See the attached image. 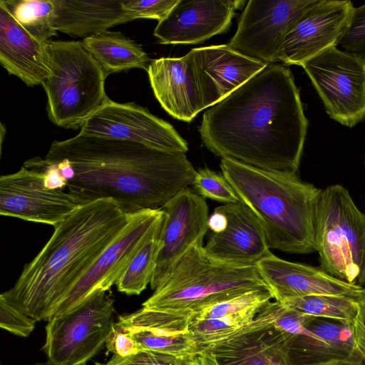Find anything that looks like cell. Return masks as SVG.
<instances>
[{"label": "cell", "mask_w": 365, "mask_h": 365, "mask_svg": "<svg viewBox=\"0 0 365 365\" xmlns=\"http://www.w3.org/2000/svg\"><path fill=\"white\" fill-rule=\"evenodd\" d=\"M299 91L287 67L267 65L203 114V145L222 158L297 173L307 135Z\"/></svg>", "instance_id": "obj_1"}, {"label": "cell", "mask_w": 365, "mask_h": 365, "mask_svg": "<svg viewBox=\"0 0 365 365\" xmlns=\"http://www.w3.org/2000/svg\"><path fill=\"white\" fill-rule=\"evenodd\" d=\"M45 160L80 205L112 200L127 212L161 209L196 173L185 153L80 133L53 141Z\"/></svg>", "instance_id": "obj_2"}, {"label": "cell", "mask_w": 365, "mask_h": 365, "mask_svg": "<svg viewBox=\"0 0 365 365\" xmlns=\"http://www.w3.org/2000/svg\"><path fill=\"white\" fill-rule=\"evenodd\" d=\"M130 212L112 200L80 205L61 223L3 297L37 321L48 320L71 287L120 232Z\"/></svg>", "instance_id": "obj_3"}, {"label": "cell", "mask_w": 365, "mask_h": 365, "mask_svg": "<svg viewBox=\"0 0 365 365\" xmlns=\"http://www.w3.org/2000/svg\"><path fill=\"white\" fill-rule=\"evenodd\" d=\"M222 174L257 217L271 249L316 252L315 210L321 191L297 173L268 171L222 158Z\"/></svg>", "instance_id": "obj_4"}, {"label": "cell", "mask_w": 365, "mask_h": 365, "mask_svg": "<svg viewBox=\"0 0 365 365\" xmlns=\"http://www.w3.org/2000/svg\"><path fill=\"white\" fill-rule=\"evenodd\" d=\"M259 289H269L256 265L216 262L201 242L177 261L142 307L191 318L206 307Z\"/></svg>", "instance_id": "obj_5"}, {"label": "cell", "mask_w": 365, "mask_h": 365, "mask_svg": "<svg viewBox=\"0 0 365 365\" xmlns=\"http://www.w3.org/2000/svg\"><path fill=\"white\" fill-rule=\"evenodd\" d=\"M48 74L42 83L47 111L55 125L81 128L108 98L103 71L79 41H53L46 44Z\"/></svg>", "instance_id": "obj_6"}, {"label": "cell", "mask_w": 365, "mask_h": 365, "mask_svg": "<svg viewBox=\"0 0 365 365\" xmlns=\"http://www.w3.org/2000/svg\"><path fill=\"white\" fill-rule=\"evenodd\" d=\"M315 243L322 269L348 283L365 285V213L341 185L320 191Z\"/></svg>", "instance_id": "obj_7"}, {"label": "cell", "mask_w": 365, "mask_h": 365, "mask_svg": "<svg viewBox=\"0 0 365 365\" xmlns=\"http://www.w3.org/2000/svg\"><path fill=\"white\" fill-rule=\"evenodd\" d=\"M113 300L95 293L74 309L50 317L41 350L51 365H85L106 345L114 324Z\"/></svg>", "instance_id": "obj_8"}, {"label": "cell", "mask_w": 365, "mask_h": 365, "mask_svg": "<svg viewBox=\"0 0 365 365\" xmlns=\"http://www.w3.org/2000/svg\"><path fill=\"white\" fill-rule=\"evenodd\" d=\"M302 66L331 118L349 128L365 120V64L336 46Z\"/></svg>", "instance_id": "obj_9"}, {"label": "cell", "mask_w": 365, "mask_h": 365, "mask_svg": "<svg viewBox=\"0 0 365 365\" xmlns=\"http://www.w3.org/2000/svg\"><path fill=\"white\" fill-rule=\"evenodd\" d=\"M163 214L161 209L130 212L129 220L120 232L71 287L50 317L68 312L95 293L106 292L116 284Z\"/></svg>", "instance_id": "obj_10"}, {"label": "cell", "mask_w": 365, "mask_h": 365, "mask_svg": "<svg viewBox=\"0 0 365 365\" xmlns=\"http://www.w3.org/2000/svg\"><path fill=\"white\" fill-rule=\"evenodd\" d=\"M80 133L132 141L158 150L186 153L187 143L169 123L134 103L108 98L84 123Z\"/></svg>", "instance_id": "obj_11"}, {"label": "cell", "mask_w": 365, "mask_h": 365, "mask_svg": "<svg viewBox=\"0 0 365 365\" xmlns=\"http://www.w3.org/2000/svg\"><path fill=\"white\" fill-rule=\"evenodd\" d=\"M314 0H250L228 45L267 65L278 61L284 34L292 22Z\"/></svg>", "instance_id": "obj_12"}, {"label": "cell", "mask_w": 365, "mask_h": 365, "mask_svg": "<svg viewBox=\"0 0 365 365\" xmlns=\"http://www.w3.org/2000/svg\"><path fill=\"white\" fill-rule=\"evenodd\" d=\"M354 6L349 0H314L290 25L278 61L301 66L329 47H337Z\"/></svg>", "instance_id": "obj_13"}, {"label": "cell", "mask_w": 365, "mask_h": 365, "mask_svg": "<svg viewBox=\"0 0 365 365\" xmlns=\"http://www.w3.org/2000/svg\"><path fill=\"white\" fill-rule=\"evenodd\" d=\"M80 205L63 190L46 186L41 172L22 166L0 178V214L53 227Z\"/></svg>", "instance_id": "obj_14"}, {"label": "cell", "mask_w": 365, "mask_h": 365, "mask_svg": "<svg viewBox=\"0 0 365 365\" xmlns=\"http://www.w3.org/2000/svg\"><path fill=\"white\" fill-rule=\"evenodd\" d=\"M161 210V248L150 284L153 290L192 246L203 242L209 230L207 202L189 187L177 193Z\"/></svg>", "instance_id": "obj_15"}, {"label": "cell", "mask_w": 365, "mask_h": 365, "mask_svg": "<svg viewBox=\"0 0 365 365\" xmlns=\"http://www.w3.org/2000/svg\"><path fill=\"white\" fill-rule=\"evenodd\" d=\"M215 211L223 215L225 225L211 231L204 246L212 259L234 266H254L270 255L264 232L256 215L243 202L225 204Z\"/></svg>", "instance_id": "obj_16"}, {"label": "cell", "mask_w": 365, "mask_h": 365, "mask_svg": "<svg viewBox=\"0 0 365 365\" xmlns=\"http://www.w3.org/2000/svg\"><path fill=\"white\" fill-rule=\"evenodd\" d=\"M245 0H179L158 21L153 35L161 44H196L226 33Z\"/></svg>", "instance_id": "obj_17"}, {"label": "cell", "mask_w": 365, "mask_h": 365, "mask_svg": "<svg viewBox=\"0 0 365 365\" xmlns=\"http://www.w3.org/2000/svg\"><path fill=\"white\" fill-rule=\"evenodd\" d=\"M188 53L203 110L221 101L267 66L228 44L194 48Z\"/></svg>", "instance_id": "obj_18"}, {"label": "cell", "mask_w": 365, "mask_h": 365, "mask_svg": "<svg viewBox=\"0 0 365 365\" xmlns=\"http://www.w3.org/2000/svg\"><path fill=\"white\" fill-rule=\"evenodd\" d=\"M256 266L278 302L313 294L339 295L359 300L365 289L333 277L320 267L287 261L272 253Z\"/></svg>", "instance_id": "obj_19"}, {"label": "cell", "mask_w": 365, "mask_h": 365, "mask_svg": "<svg viewBox=\"0 0 365 365\" xmlns=\"http://www.w3.org/2000/svg\"><path fill=\"white\" fill-rule=\"evenodd\" d=\"M147 72L155 98L170 115L190 123L203 110L189 53L151 60Z\"/></svg>", "instance_id": "obj_20"}, {"label": "cell", "mask_w": 365, "mask_h": 365, "mask_svg": "<svg viewBox=\"0 0 365 365\" xmlns=\"http://www.w3.org/2000/svg\"><path fill=\"white\" fill-rule=\"evenodd\" d=\"M190 323L188 317L144 309L122 319V327L131 334L141 349L182 359H192L198 352L188 329Z\"/></svg>", "instance_id": "obj_21"}, {"label": "cell", "mask_w": 365, "mask_h": 365, "mask_svg": "<svg viewBox=\"0 0 365 365\" xmlns=\"http://www.w3.org/2000/svg\"><path fill=\"white\" fill-rule=\"evenodd\" d=\"M47 43L34 38L0 1V63L9 74L28 86L42 85L48 74Z\"/></svg>", "instance_id": "obj_22"}, {"label": "cell", "mask_w": 365, "mask_h": 365, "mask_svg": "<svg viewBox=\"0 0 365 365\" xmlns=\"http://www.w3.org/2000/svg\"><path fill=\"white\" fill-rule=\"evenodd\" d=\"M357 354L350 325L314 317L304 332L294 336L289 345L291 365H306Z\"/></svg>", "instance_id": "obj_23"}, {"label": "cell", "mask_w": 365, "mask_h": 365, "mask_svg": "<svg viewBox=\"0 0 365 365\" xmlns=\"http://www.w3.org/2000/svg\"><path fill=\"white\" fill-rule=\"evenodd\" d=\"M293 336L273 326L235 337L207 351L219 365H291L289 345Z\"/></svg>", "instance_id": "obj_24"}, {"label": "cell", "mask_w": 365, "mask_h": 365, "mask_svg": "<svg viewBox=\"0 0 365 365\" xmlns=\"http://www.w3.org/2000/svg\"><path fill=\"white\" fill-rule=\"evenodd\" d=\"M123 0H53V28L76 37H90L132 21Z\"/></svg>", "instance_id": "obj_25"}, {"label": "cell", "mask_w": 365, "mask_h": 365, "mask_svg": "<svg viewBox=\"0 0 365 365\" xmlns=\"http://www.w3.org/2000/svg\"><path fill=\"white\" fill-rule=\"evenodd\" d=\"M284 309L278 301L222 317L190 322L189 331L198 351L210 350L235 337L273 327Z\"/></svg>", "instance_id": "obj_26"}, {"label": "cell", "mask_w": 365, "mask_h": 365, "mask_svg": "<svg viewBox=\"0 0 365 365\" xmlns=\"http://www.w3.org/2000/svg\"><path fill=\"white\" fill-rule=\"evenodd\" d=\"M82 43L100 65L106 77L132 68L147 71L151 61L140 44L120 31H106L84 38Z\"/></svg>", "instance_id": "obj_27"}, {"label": "cell", "mask_w": 365, "mask_h": 365, "mask_svg": "<svg viewBox=\"0 0 365 365\" xmlns=\"http://www.w3.org/2000/svg\"><path fill=\"white\" fill-rule=\"evenodd\" d=\"M163 218L164 214L117 282L115 285L119 292L127 295H138L150 284L161 248Z\"/></svg>", "instance_id": "obj_28"}, {"label": "cell", "mask_w": 365, "mask_h": 365, "mask_svg": "<svg viewBox=\"0 0 365 365\" xmlns=\"http://www.w3.org/2000/svg\"><path fill=\"white\" fill-rule=\"evenodd\" d=\"M279 302L305 315L336 320L348 325L351 324L359 307L356 299L331 294L308 295Z\"/></svg>", "instance_id": "obj_29"}, {"label": "cell", "mask_w": 365, "mask_h": 365, "mask_svg": "<svg viewBox=\"0 0 365 365\" xmlns=\"http://www.w3.org/2000/svg\"><path fill=\"white\" fill-rule=\"evenodd\" d=\"M14 18L34 38L46 43L57 36L53 28V0H1Z\"/></svg>", "instance_id": "obj_30"}, {"label": "cell", "mask_w": 365, "mask_h": 365, "mask_svg": "<svg viewBox=\"0 0 365 365\" xmlns=\"http://www.w3.org/2000/svg\"><path fill=\"white\" fill-rule=\"evenodd\" d=\"M272 299L274 296L269 289L249 292L202 309L190 318V322L215 319L246 309L262 307Z\"/></svg>", "instance_id": "obj_31"}, {"label": "cell", "mask_w": 365, "mask_h": 365, "mask_svg": "<svg viewBox=\"0 0 365 365\" xmlns=\"http://www.w3.org/2000/svg\"><path fill=\"white\" fill-rule=\"evenodd\" d=\"M199 195L225 204L240 202L235 190L222 173L210 168L196 171L192 184Z\"/></svg>", "instance_id": "obj_32"}, {"label": "cell", "mask_w": 365, "mask_h": 365, "mask_svg": "<svg viewBox=\"0 0 365 365\" xmlns=\"http://www.w3.org/2000/svg\"><path fill=\"white\" fill-rule=\"evenodd\" d=\"M338 46L365 64V4L354 8L348 27Z\"/></svg>", "instance_id": "obj_33"}, {"label": "cell", "mask_w": 365, "mask_h": 365, "mask_svg": "<svg viewBox=\"0 0 365 365\" xmlns=\"http://www.w3.org/2000/svg\"><path fill=\"white\" fill-rule=\"evenodd\" d=\"M179 0H123L122 4L132 21L136 19H163Z\"/></svg>", "instance_id": "obj_34"}, {"label": "cell", "mask_w": 365, "mask_h": 365, "mask_svg": "<svg viewBox=\"0 0 365 365\" xmlns=\"http://www.w3.org/2000/svg\"><path fill=\"white\" fill-rule=\"evenodd\" d=\"M192 359H182L155 351L141 349L127 356L113 355L108 362L96 363V365H192Z\"/></svg>", "instance_id": "obj_35"}, {"label": "cell", "mask_w": 365, "mask_h": 365, "mask_svg": "<svg viewBox=\"0 0 365 365\" xmlns=\"http://www.w3.org/2000/svg\"><path fill=\"white\" fill-rule=\"evenodd\" d=\"M36 320L21 312L0 295V326L20 337H28L35 329Z\"/></svg>", "instance_id": "obj_36"}, {"label": "cell", "mask_w": 365, "mask_h": 365, "mask_svg": "<svg viewBox=\"0 0 365 365\" xmlns=\"http://www.w3.org/2000/svg\"><path fill=\"white\" fill-rule=\"evenodd\" d=\"M105 346L108 351L119 356H127L141 350L131 334L115 322Z\"/></svg>", "instance_id": "obj_37"}, {"label": "cell", "mask_w": 365, "mask_h": 365, "mask_svg": "<svg viewBox=\"0 0 365 365\" xmlns=\"http://www.w3.org/2000/svg\"><path fill=\"white\" fill-rule=\"evenodd\" d=\"M313 318L314 317L305 315L284 305V309L276 319L274 327L292 336H297L304 332Z\"/></svg>", "instance_id": "obj_38"}, {"label": "cell", "mask_w": 365, "mask_h": 365, "mask_svg": "<svg viewBox=\"0 0 365 365\" xmlns=\"http://www.w3.org/2000/svg\"><path fill=\"white\" fill-rule=\"evenodd\" d=\"M358 312L350 325L356 353L365 363V301L359 300Z\"/></svg>", "instance_id": "obj_39"}, {"label": "cell", "mask_w": 365, "mask_h": 365, "mask_svg": "<svg viewBox=\"0 0 365 365\" xmlns=\"http://www.w3.org/2000/svg\"><path fill=\"white\" fill-rule=\"evenodd\" d=\"M306 365H365V363L356 354L351 356Z\"/></svg>", "instance_id": "obj_40"}, {"label": "cell", "mask_w": 365, "mask_h": 365, "mask_svg": "<svg viewBox=\"0 0 365 365\" xmlns=\"http://www.w3.org/2000/svg\"><path fill=\"white\" fill-rule=\"evenodd\" d=\"M192 362V365H219L214 355L207 350L198 351Z\"/></svg>", "instance_id": "obj_41"}, {"label": "cell", "mask_w": 365, "mask_h": 365, "mask_svg": "<svg viewBox=\"0 0 365 365\" xmlns=\"http://www.w3.org/2000/svg\"><path fill=\"white\" fill-rule=\"evenodd\" d=\"M31 365H51V364L47 362V363H36V364H31Z\"/></svg>", "instance_id": "obj_42"}, {"label": "cell", "mask_w": 365, "mask_h": 365, "mask_svg": "<svg viewBox=\"0 0 365 365\" xmlns=\"http://www.w3.org/2000/svg\"><path fill=\"white\" fill-rule=\"evenodd\" d=\"M359 300L365 301V289H364V293Z\"/></svg>", "instance_id": "obj_43"}, {"label": "cell", "mask_w": 365, "mask_h": 365, "mask_svg": "<svg viewBox=\"0 0 365 365\" xmlns=\"http://www.w3.org/2000/svg\"></svg>", "instance_id": "obj_44"}]
</instances>
